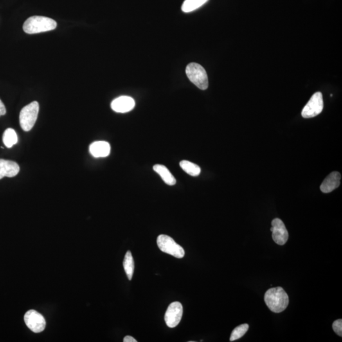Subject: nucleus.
Listing matches in <instances>:
<instances>
[{"label": "nucleus", "instance_id": "obj_16", "mask_svg": "<svg viewBox=\"0 0 342 342\" xmlns=\"http://www.w3.org/2000/svg\"><path fill=\"white\" fill-rule=\"evenodd\" d=\"M4 145L8 148H12L18 141V137L16 132L12 128H8L4 132L3 136Z\"/></svg>", "mask_w": 342, "mask_h": 342}, {"label": "nucleus", "instance_id": "obj_8", "mask_svg": "<svg viewBox=\"0 0 342 342\" xmlns=\"http://www.w3.org/2000/svg\"><path fill=\"white\" fill-rule=\"evenodd\" d=\"M183 305L174 301L169 306L165 314V321L169 327L173 328L179 325L183 316Z\"/></svg>", "mask_w": 342, "mask_h": 342}, {"label": "nucleus", "instance_id": "obj_21", "mask_svg": "<svg viewBox=\"0 0 342 342\" xmlns=\"http://www.w3.org/2000/svg\"><path fill=\"white\" fill-rule=\"evenodd\" d=\"M6 112L5 106H4L3 103L2 102L1 99H0V117L4 116V115L6 114Z\"/></svg>", "mask_w": 342, "mask_h": 342}, {"label": "nucleus", "instance_id": "obj_3", "mask_svg": "<svg viewBox=\"0 0 342 342\" xmlns=\"http://www.w3.org/2000/svg\"><path fill=\"white\" fill-rule=\"evenodd\" d=\"M186 74L190 82L199 89L206 90L208 88V74L202 65L197 63H191L186 67Z\"/></svg>", "mask_w": 342, "mask_h": 342}, {"label": "nucleus", "instance_id": "obj_7", "mask_svg": "<svg viewBox=\"0 0 342 342\" xmlns=\"http://www.w3.org/2000/svg\"><path fill=\"white\" fill-rule=\"evenodd\" d=\"M24 321L29 329L35 333L43 332L46 326L44 317L35 310H30L26 312L24 316Z\"/></svg>", "mask_w": 342, "mask_h": 342}, {"label": "nucleus", "instance_id": "obj_18", "mask_svg": "<svg viewBox=\"0 0 342 342\" xmlns=\"http://www.w3.org/2000/svg\"><path fill=\"white\" fill-rule=\"evenodd\" d=\"M208 1L209 0H185L182 5V10L185 13L193 12Z\"/></svg>", "mask_w": 342, "mask_h": 342}, {"label": "nucleus", "instance_id": "obj_17", "mask_svg": "<svg viewBox=\"0 0 342 342\" xmlns=\"http://www.w3.org/2000/svg\"><path fill=\"white\" fill-rule=\"evenodd\" d=\"M180 167L184 172L187 173L192 176H197L200 174L201 170L199 166L188 161H183L180 163Z\"/></svg>", "mask_w": 342, "mask_h": 342}, {"label": "nucleus", "instance_id": "obj_12", "mask_svg": "<svg viewBox=\"0 0 342 342\" xmlns=\"http://www.w3.org/2000/svg\"><path fill=\"white\" fill-rule=\"evenodd\" d=\"M19 171V166L15 162L0 159V179L4 177H15Z\"/></svg>", "mask_w": 342, "mask_h": 342}, {"label": "nucleus", "instance_id": "obj_20", "mask_svg": "<svg viewBox=\"0 0 342 342\" xmlns=\"http://www.w3.org/2000/svg\"><path fill=\"white\" fill-rule=\"evenodd\" d=\"M333 329L340 337L342 336V320L341 319H337L333 323Z\"/></svg>", "mask_w": 342, "mask_h": 342}, {"label": "nucleus", "instance_id": "obj_10", "mask_svg": "<svg viewBox=\"0 0 342 342\" xmlns=\"http://www.w3.org/2000/svg\"><path fill=\"white\" fill-rule=\"evenodd\" d=\"M134 106V99L127 96L115 99L111 103L112 109L118 113H127L133 109Z\"/></svg>", "mask_w": 342, "mask_h": 342}, {"label": "nucleus", "instance_id": "obj_9", "mask_svg": "<svg viewBox=\"0 0 342 342\" xmlns=\"http://www.w3.org/2000/svg\"><path fill=\"white\" fill-rule=\"evenodd\" d=\"M272 237L274 242L279 245H283L287 243L289 239V232H288L285 225L282 220L278 218H276L272 221Z\"/></svg>", "mask_w": 342, "mask_h": 342}, {"label": "nucleus", "instance_id": "obj_1", "mask_svg": "<svg viewBox=\"0 0 342 342\" xmlns=\"http://www.w3.org/2000/svg\"><path fill=\"white\" fill-rule=\"evenodd\" d=\"M264 301L272 312L280 313L287 309L289 303V298L283 288L276 287L265 292Z\"/></svg>", "mask_w": 342, "mask_h": 342}, {"label": "nucleus", "instance_id": "obj_13", "mask_svg": "<svg viewBox=\"0 0 342 342\" xmlns=\"http://www.w3.org/2000/svg\"><path fill=\"white\" fill-rule=\"evenodd\" d=\"M89 152L94 157H106L110 154V145L106 141H95L89 146Z\"/></svg>", "mask_w": 342, "mask_h": 342}, {"label": "nucleus", "instance_id": "obj_11", "mask_svg": "<svg viewBox=\"0 0 342 342\" xmlns=\"http://www.w3.org/2000/svg\"><path fill=\"white\" fill-rule=\"evenodd\" d=\"M341 174L337 171L332 172L324 180L321 185L322 192L328 193L333 192L341 184Z\"/></svg>", "mask_w": 342, "mask_h": 342}, {"label": "nucleus", "instance_id": "obj_6", "mask_svg": "<svg viewBox=\"0 0 342 342\" xmlns=\"http://www.w3.org/2000/svg\"><path fill=\"white\" fill-rule=\"evenodd\" d=\"M324 107L323 94L321 92H317L310 98L301 112L303 118H312L318 116L323 111Z\"/></svg>", "mask_w": 342, "mask_h": 342}, {"label": "nucleus", "instance_id": "obj_19", "mask_svg": "<svg viewBox=\"0 0 342 342\" xmlns=\"http://www.w3.org/2000/svg\"><path fill=\"white\" fill-rule=\"evenodd\" d=\"M249 328V326L247 325V324H243V325L237 326V327L233 330L232 333H231L230 341H235L236 340L242 338V337H244L245 334H246Z\"/></svg>", "mask_w": 342, "mask_h": 342}, {"label": "nucleus", "instance_id": "obj_2", "mask_svg": "<svg viewBox=\"0 0 342 342\" xmlns=\"http://www.w3.org/2000/svg\"><path fill=\"white\" fill-rule=\"evenodd\" d=\"M57 25V22L51 18L33 16L24 22L23 29L25 33L32 35L54 30Z\"/></svg>", "mask_w": 342, "mask_h": 342}, {"label": "nucleus", "instance_id": "obj_15", "mask_svg": "<svg viewBox=\"0 0 342 342\" xmlns=\"http://www.w3.org/2000/svg\"><path fill=\"white\" fill-rule=\"evenodd\" d=\"M123 266L129 280H131L134 271V262L130 251H128L124 259Z\"/></svg>", "mask_w": 342, "mask_h": 342}, {"label": "nucleus", "instance_id": "obj_5", "mask_svg": "<svg viewBox=\"0 0 342 342\" xmlns=\"http://www.w3.org/2000/svg\"><path fill=\"white\" fill-rule=\"evenodd\" d=\"M157 245L162 252L175 257L181 258L184 256L183 247L177 244L172 238L168 235H161L157 238Z\"/></svg>", "mask_w": 342, "mask_h": 342}, {"label": "nucleus", "instance_id": "obj_22", "mask_svg": "<svg viewBox=\"0 0 342 342\" xmlns=\"http://www.w3.org/2000/svg\"><path fill=\"white\" fill-rule=\"evenodd\" d=\"M124 342H137L136 339L130 336H127L123 340Z\"/></svg>", "mask_w": 342, "mask_h": 342}, {"label": "nucleus", "instance_id": "obj_4", "mask_svg": "<svg viewBox=\"0 0 342 342\" xmlns=\"http://www.w3.org/2000/svg\"><path fill=\"white\" fill-rule=\"evenodd\" d=\"M39 103L33 102L22 109L19 116L20 125L24 131H29L37 122L39 113Z\"/></svg>", "mask_w": 342, "mask_h": 342}, {"label": "nucleus", "instance_id": "obj_14", "mask_svg": "<svg viewBox=\"0 0 342 342\" xmlns=\"http://www.w3.org/2000/svg\"><path fill=\"white\" fill-rule=\"evenodd\" d=\"M154 170L160 175L164 183L168 184V185L172 186L176 183V180L166 166L157 164L154 166Z\"/></svg>", "mask_w": 342, "mask_h": 342}]
</instances>
